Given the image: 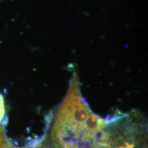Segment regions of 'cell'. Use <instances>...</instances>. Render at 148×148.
Masks as SVG:
<instances>
[{
  "label": "cell",
  "mask_w": 148,
  "mask_h": 148,
  "mask_svg": "<svg viewBox=\"0 0 148 148\" xmlns=\"http://www.w3.org/2000/svg\"><path fill=\"white\" fill-rule=\"evenodd\" d=\"M92 111L79 89L71 86L59 106L51 129L56 148H86V121Z\"/></svg>",
  "instance_id": "1"
},
{
  "label": "cell",
  "mask_w": 148,
  "mask_h": 148,
  "mask_svg": "<svg viewBox=\"0 0 148 148\" xmlns=\"http://www.w3.org/2000/svg\"><path fill=\"white\" fill-rule=\"evenodd\" d=\"M5 116V108L4 99L2 95L0 94V148L10 147L7 139L4 130V120Z\"/></svg>",
  "instance_id": "2"
},
{
  "label": "cell",
  "mask_w": 148,
  "mask_h": 148,
  "mask_svg": "<svg viewBox=\"0 0 148 148\" xmlns=\"http://www.w3.org/2000/svg\"><path fill=\"white\" fill-rule=\"evenodd\" d=\"M114 148H135V146H134V144L133 143L125 141L123 143L116 146Z\"/></svg>",
  "instance_id": "3"
},
{
  "label": "cell",
  "mask_w": 148,
  "mask_h": 148,
  "mask_svg": "<svg viewBox=\"0 0 148 148\" xmlns=\"http://www.w3.org/2000/svg\"><path fill=\"white\" fill-rule=\"evenodd\" d=\"M7 148H16V147H7Z\"/></svg>",
  "instance_id": "4"
}]
</instances>
